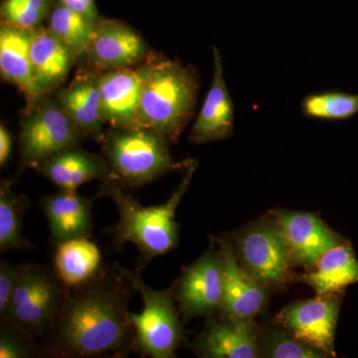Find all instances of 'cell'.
<instances>
[{
    "label": "cell",
    "instance_id": "cell-1",
    "mask_svg": "<svg viewBox=\"0 0 358 358\" xmlns=\"http://www.w3.org/2000/svg\"><path fill=\"white\" fill-rule=\"evenodd\" d=\"M131 282L117 266L68 288L55 326L40 345L41 355L61 358L124 357L134 350L129 320Z\"/></svg>",
    "mask_w": 358,
    "mask_h": 358
},
{
    "label": "cell",
    "instance_id": "cell-2",
    "mask_svg": "<svg viewBox=\"0 0 358 358\" xmlns=\"http://www.w3.org/2000/svg\"><path fill=\"white\" fill-rule=\"evenodd\" d=\"M197 164L196 160L189 159L182 180L171 196L166 203L157 206H143L127 192L128 187L115 176L101 181L96 199L109 197L115 202L119 213V221L110 229L113 243L120 248L124 244L136 245L140 253L136 270L140 272L152 259L164 255L178 246L179 225L176 212L192 183Z\"/></svg>",
    "mask_w": 358,
    "mask_h": 358
},
{
    "label": "cell",
    "instance_id": "cell-3",
    "mask_svg": "<svg viewBox=\"0 0 358 358\" xmlns=\"http://www.w3.org/2000/svg\"><path fill=\"white\" fill-rule=\"evenodd\" d=\"M199 85L194 67L155 55L141 94V127L176 143L194 115Z\"/></svg>",
    "mask_w": 358,
    "mask_h": 358
},
{
    "label": "cell",
    "instance_id": "cell-4",
    "mask_svg": "<svg viewBox=\"0 0 358 358\" xmlns=\"http://www.w3.org/2000/svg\"><path fill=\"white\" fill-rule=\"evenodd\" d=\"M103 157L127 187H141L171 171L185 169L189 159L173 162L171 141L147 128H115L103 134Z\"/></svg>",
    "mask_w": 358,
    "mask_h": 358
},
{
    "label": "cell",
    "instance_id": "cell-5",
    "mask_svg": "<svg viewBox=\"0 0 358 358\" xmlns=\"http://www.w3.org/2000/svg\"><path fill=\"white\" fill-rule=\"evenodd\" d=\"M67 289L54 268L21 264L13 300L1 322H8L41 345L55 326Z\"/></svg>",
    "mask_w": 358,
    "mask_h": 358
},
{
    "label": "cell",
    "instance_id": "cell-6",
    "mask_svg": "<svg viewBox=\"0 0 358 358\" xmlns=\"http://www.w3.org/2000/svg\"><path fill=\"white\" fill-rule=\"evenodd\" d=\"M115 265L141 294L143 310L129 313L134 329V352L152 358H173L183 338V329L176 308L173 287L162 291L148 287L140 271Z\"/></svg>",
    "mask_w": 358,
    "mask_h": 358
},
{
    "label": "cell",
    "instance_id": "cell-7",
    "mask_svg": "<svg viewBox=\"0 0 358 358\" xmlns=\"http://www.w3.org/2000/svg\"><path fill=\"white\" fill-rule=\"evenodd\" d=\"M20 127L17 176L60 150L79 147L86 138L52 94L27 105Z\"/></svg>",
    "mask_w": 358,
    "mask_h": 358
},
{
    "label": "cell",
    "instance_id": "cell-8",
    "mask_svg": "<svg viewBox=\"0 0 358 358\" xmlns=\"http://www.w3.org/2000/svg\"><path fill=\"white\" fill-rule=\"evenodd\" d=\"M235 242L238 262L264 287L280 288L291 280L293 263L288 244L274 219L242 230Z\"/></svg>",
    "mask_w": 358,
    "mask_h": 358
},
{
    "label": "cell",
    "instance_id": "cell-9",
    "mask_svg": "<svg viewBox=\"0 0 358 358\" xmlns=\"http://www.w3.org/2000/svg\"><path fill=\"white\" fill-rule=\"evenodd\" d=\"M174 300L185 322L211 317L223 301V258L214 242L204 255L181 272L173 286Z\"/></svg>",
    "mask_w": 358,
    "mask_h": 358
},
{
    "label": "cell",
    "instance_id": "cell-10",
    "mask_svg": "<svg viewBox=\"0 0 358 358\" xmlns=\"http://www.w3.org/2000/svg\"><path fill=\"white\" fill-rule=\"evenodd\" d=\"M152 54L147 41L131 26L102 17L94 25L85 57L89 67L103 73L141 64Z\"/></svg>",
    "mask_w": 358,
    "mask_h": 358
},
{
    "label": "cell",
    "instance_id": "cell-11",
    "mask_svg": "<svg viewBox=\"0 0 358 358\" xmlns=\"http://www.w3.org/2000/svg\"><path fill=\"white\" fill-rule=\"evenodd\" d=\"M341 303V294L298 301L279 313L278 322L294 338L327 357H336L334 336Z\"/></svg>",
    "mask_w": 358,
    "mask_h": 358
},
{
    "label": "cell",
    "instance_id": "cell-12",
    "mask_svg": "<svg viewBox=\"0 0 358 358\" xmlns=\"http://www.w3.org/2000/svg\"><path fill=\"white\" fill-rule=\"evenodd\" d=\"M155 55L133 67L101 73L103 117L110 127L143 128L138 115L141 94Z\"/></svg>",
    "mask_w": 358,
    "mask_h": 358
},
{
    "label": "cell",
    "instance_id": "cell-13",
    "mask_svg": "<svg viewBox=\"0 0 358 358\" xmlns=\"http://www.w3.org/2000/svg\"><path fill=\"white\" fill-rule=\"evenodd\" d=\"M274 221L288 244L292 263L310 270L315 267L327 250L343 241L315 214L277 212Z\"/></svg>",
    "mask_w": 358,
    "mask_h": 358
},
{
    "label": "cell",
    "instance_id": "cell-14",
    "mask_svg": "<svg viewBox=\"0 0 358 358\" xmlns=\"http://www.w3.org/2000/svg\"><path fill=\"white\" fill-rule=\"evenodd\" d=\"M220 315L219 319L209 320L190 345L193 352L204 358L260 357L259 331L253 320H238Z\"/></svg>",
    "mask_w": 358,
    "mask_h": 358
},
{
    "label": "cell",
    "instance_id": "cell-15",
    "mask_svg": "<svg viewBox=\"0 0 358 358\" xmlns=\"http://www.w3.org/2000/svg\"><path fill=\"white\" fill-rule=\"evenodd\" d=\"M216 242L223 258V301L218 313L234 319L253 320L265 308L267 289L241 267L229 240Z\"/></svg>",
    "mask_w": 358,
    "mask_h": 358
},
{
    "label": "cell",
    "instance_id": "cell-16",
    "mask_svg": "<svg viewBox=\"0 0 358 358\" xmlns=\"http://www.w3.org/2000/svg\"><path fill=\"white\" fill-rule=\"evenodd\" d=\"M212 52L211 86L188 136L197 145L229 138L234 131V103L224 78L222 57L217 47H212Z\"/></svg>",
    "mask_w": 358,
    "mask_h": 358
},
{
    "label": "cell",
    "instance_id": "cell-17",
    "mask_svg": "<svg viewBox=\"0 0 358 358\" xmlns=\"http://www.w3.org/2000/svg\"><path fill=\"white\" fill-rule=\"evenodd\" d=\"M56 96L85 138L101 143L106 124L102 113L101 73L91 67L80 69L68 87L59 91Z\"/></svg>",
    "mask_w": 358,
    "mask_h": 358
},
{
    "label": "cell",
    "instance_id": "cell-18",
    "mask_svg": "<svg viewBox=\"0 0 358 358\" xmlns=\"http://www.w3.org/2000/svg\"><path fill=\"white\" fill-rule=\"evenodd\" d=\"M33 169L59 188L77 190L91 180H105L114 176L102 155L92 154L79 147L60 150L39 162Z\"/></svg>",
    "mask_w": 358,
    "mask_h": 358
},
{
    "label": "cell",
    "instance_id": "cell-19",
    "mask_svg": "<svg viewBox=\"0 0 358 358\" xmlns=\"http://www.w3.org/2000/svg\"><path fill=\"white\" fill-rule=\"evenodd\" d=\"M73 52L57 36L41 26L33 31L31 62L37 98L59 89L76 62Z\"/></svg>",
    "mask_w": 358,
    "mask_h": 358
},
{
    "label": "cell",
    "instance_id": "cell-20",
    "mask_svg": "<svg viewBox=\"0 0 358 358\" xmlns=\"http://www.w3.org/2000/svg\"><path fill=\"white\" fill-rule=\"evenodd\" d=\"M46 216L52 244L58 245L76 238L91 236L93 230L92 201L77 190H59L40 200Z\"/></svg>",
    "mask_w": 358,
    "mask_h": 358
},
{
    "label": "cell",
    "instance_id": "cell-21",
    "mask_svg": "<svg viewBox=\"0 0 358 358\" xmlns=\"http://www.w3.org/2000/svg\"><path fill=\"white\" fill-rule=\"evenodd\" d=\"M33 31L0 23V75L24 94L27 105L38 100L33 81Z\"/></svg>",
    "mask_w": 358,
    "mask_h": 358
},
{
    "label": "cell",
    "instance_id": "cell-22",
    "mask_svg": "<svg viewBox=\"0 0 358 358\" xmlns=\"http://www.w3.org/2000/svg\"><path fill=\"white\" fill-rule=\"evenodd\" d=\"M301 280L315 289L317 296L341 294L346 287L357 284L358 260L352 245L341 241L327 250Z\"/></svg>",
    "mask_w": 358,
    "mask_h": 358
},
{
    "label": "cell",
    "instance_id": "cell-23",
    "mask_svg": "<svg viewBox=\"0 0 358 358\" xmlns=\"http://www.w3.org/2000/svg\"><path fill=\"white\" fill-rule=\"evenodd\" d=\"M102 268V252L89 237L56 245L54 270L67 288L90 281Z\"/></svg>",
    "mask_w": 358,
    "mask_h": 358
},
{
    "label": "cell",
    "instance_id": "cell-24",
    "mask_svg": "<svg viewBox=\"0 0 358 358\" xmlns=\"http://www.w3.org/2000/svg\"><path fill=\"white\" fill-rule=\"evenodd\" d=\"M10 181L0 182V252L27 251L34 246L22 233L23 216L31 208L24 194L13 192Z\"/></svg>",
    "mask_w": 358,
    "mask_h": 358
},
{
    "label": "cell",
    "instance_id": "cell-25",
    "mask_svg": "<svg viewBox=\"0 0 358 358\" xmlns=\"http://www.w3.org/2000/svg\"><path fill=\"white\" fill-rule=\"evenodd\" d=\"M94 25L79 13L54 0L46 26L78 59L86 55Z\"/></svg>",
    "mask_w": 358,
    "mask_h": 358
},
{
    "label": "cell",
    "instance_id": "cell-26",
    "mask_svg": "<svg viewBox=\"0 0 358 358\" xmlns=\"http://www.w3.org/2000/svg\"><path fill=\"white\" fill-rule=\"evenodd\" d=\"M301 114L308 119L343 121L358 114V94L324 91L310 94L301 103Z\"/></svg>",
    "mask_w": 358,
    "mask_h": 358
},
{
    "label": "cell",
    "instance_id": "cell-27",
    "mask_svg": "<svg viewBox=\"0 0 358 358\" xmlns=\"http://www.w3.org/2000/svg\"><path fill=\"white\" fill-rule=\"evenodd\" d=\"M54 0H1L2 24L34 30L43 26L50 14Z\"/></svg>",
    "mask_w": 358,
    "mask_h": 358
},
{
    "label": "cell",
    "instance_id": "cell-28",
    "mask_svg": "<svg viewBox=\"0 0 358 358\" xmlns=\"http://www.w3.org/2000/svg\"><path fill=\"white\" fill-rule=\"evenodd\" d=\"M259 357L270 358H322L324 352L294 338L284 329H268L259 341Z\"/></svg>",
    "mask_w": 358,
    "mask_h": 358
},
{
    "label": "cell",
    "instance_id": "cell-29",
    "mask_svg": "<svg viewBox=\"0 0 358 358\" xmlns=\"http://www.w3.org/2000/svg\"><path fill=\"white\" fill-rule=\"evenodd\" d=\"M41 355L39 343L28 338L8 322L0 327V358H29Z\"/></svg>",
    "mask_w": 358,
    "mask_h": 358
},
{
    "label": "cell",
    "instance_id": "cell-30",
    "mask_svg": "<svg viewBox=\"0 0 358 358\" xmlns=\"http://www.w3.org/2000/svg\"><path fill=\"white\" fill-rule=\"evenodd\" d=\"M17 266L1 261L0 263V317H6L15 289Z\"/></svg>",
    "mask_w": 358,
    "mask_h": 358
},
{
    "label": "cell",
    "instance_id": "cell-31",
    "mask_svg": "<svg viewBox=\"0 0 358 358\" xmlns=\"http://www.w3.org/2000/svg\"><path fill=\"white\" fill-rule=\"evenodd\" d=\"M62 6L79 13L90 22L96 24L101 20L95 0H57Z\"/></svg>",
    "mask_w": 358,
    "mask_h": 358
},
{
    "label": "cell",
    "instance_id": "cell-32",
    "mask_svg": "<svg viewBox=\"0 0 358 358\" xmlns=\"http://www.w3.org/2000/svg\"><path fill=\"white\" fill-rule=\"evenodd\" d=\"M13 150V138L3 122L0 124V166H6Z\"/></svg>",
    "mask_w": 358,
    "mask_h": 358
}]
</instances>
